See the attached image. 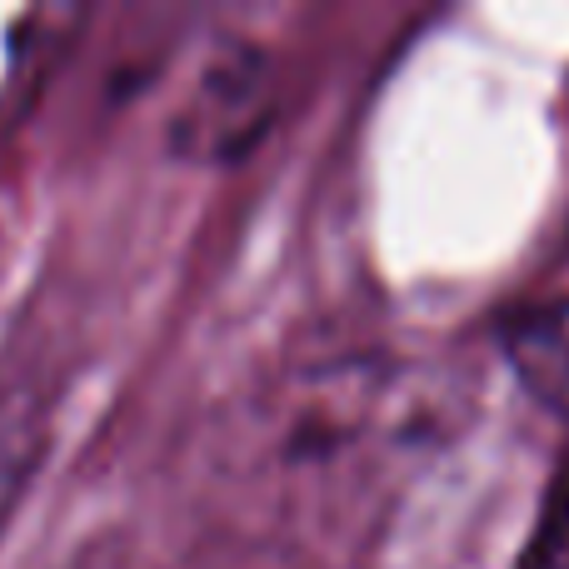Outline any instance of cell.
<instances>
[{"instance_id": "6da1fadb", "label": "cell", "mask_w": 569, "mask_h": 569, "mask_svg": "<svg viewBox=\"0 0 569 569\" xmlns=\"http://www.w3.org/2000/svg\"><path fill=\"white\" fill-rule=\"evenodd\" d=\"M270 126V56L250 40H220L196 70L190 100L170 120V150L200 166L240 160Z\"/></svg>"}, {"instance_id": "7a4b0ae2", "label": "cell", "mask_w": 569, "mask_h": 569, "mask_svg": "<svg viewBox=\"0 0 569 569\" xmlns=\"http://www.w3.org/2000/svg\"><path fill=\"white\" fill-rule=\"evenodd\" d=\"M510 365L545 405L569 415V305H540L505 325Z\"/></svg>"}, {"instance_id": "3957f363", "label": "cell", "mask_w": 569, "mask_h": 569, "mask_svg": "<svg viewBox=\"0 0 569 569\" xmlns=\"http://www.w3.org/2000/svg\"><path fill=\"white\" fill-rule=\"evenodd\" d=\"M46 450H50V420L40 395L0 390V535L16 520Z\"/></svg>"}]
</instances>
